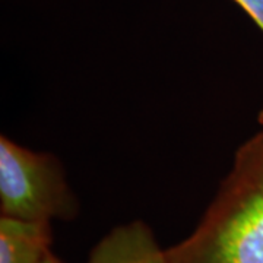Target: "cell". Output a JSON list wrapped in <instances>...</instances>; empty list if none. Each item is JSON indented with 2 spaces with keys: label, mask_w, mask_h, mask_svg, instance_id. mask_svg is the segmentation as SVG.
<instances>
[{
  "label": "cell",
  "mask_w": 263,
  "mask_h": 263,
  "mask_svg": "<svg viewBox=\"0 0 263 263\" xmlns=\"http://www.w3.org/2000/svg\"><path fill=\"white\" fill-rule=\"evenodd\" d=\"M170 263H263V130L243 143L215 200Z\"/></svg>",
  "instance_id": "obj_1"
},
{
  "label": "cell",
  "mask_w": 263,
  "mask_h": 263,
  "mask_svg": "<svg viewBox=\"0 0 263 263\" xmlns=\"http://www.w3.org/2000/svg\"><path fill=\"white\" fill-rule=\"evenodd\" d=\"M0 211L2 216L51 222L70 219L78 202L60 162L50 154L27 149L0 138Z\"/></svg>",
  "instance_id": "obj_2"
},
{
  "label": "cell",
  "mask_w": 263,
  "mask_h": 263,
  "mask_svg": "<svg viewBox=\"0 0 263 263\" xmlns=\"http://www.w3.org/2000/svg\"><path fill=\"white\" fill-rule=\"evenodd\" d=\"M85 263H170L167 250L157 243L143 221L116 227L103 237Z\"/></svg>",
  "instance_id": "obj_3"
},
{
  "label": "cell",
  "mask_w": 263,
  "mask_h": 263,
  "mask_svg": "<svg viewBox=\"0 0 263 263\" xmlns=\"http://www.w3.org/2000/svg\"><path fill=\"white\" fill-rule=\"evenodd\" d=\"M50 245V222L0 218V263H43Z\"/></svg>",
  "instance_id": "obj_4"
},
{
  "label": "cell",
  "mask_w": 263,
  "mask_h": 263,
  "mask_svg": "<svg viewBox=\"0 0 263 263\" xmlns=\"http://www.w3.org/2000/svg\"><path fill=\"white\" fill-rule=\"evenodd\" d=\"M263 31V0H234Z\"/></svg>",
  "instance_id": "obj_5"
},
{
  "label": "cell",
  "mask_w": 263,
  "mask_h": 263,
  "mask_svg": "<svg viewBox=\"0 0 263 263\" xmlns=\"http://www.w3.org/2000/svg\"><path fill=\"white\" fill-rule=\"evenodd\" d=\"M43 263H62V262H60V260L57 259L54 254L50 252V253H48L47 256H46V259L43 260Z\"/></svg>",
  "instance_id": "obj_6"
},
{
  "label": "cell",
  "mask_w": 263,
  "mask_h": 263,
  "mask_svg": "<svg viewBox=\"0 0 263 263\" xmlns=\"http://www.w3.org/2000/svg\"><path fill=\"white\" fill-rule=\"evenodd\" d=\"M260 122H262L263 124V110H262V113H260Z\"/></svg>",
  "instance_id": "obj_7"
}]
</instances>
